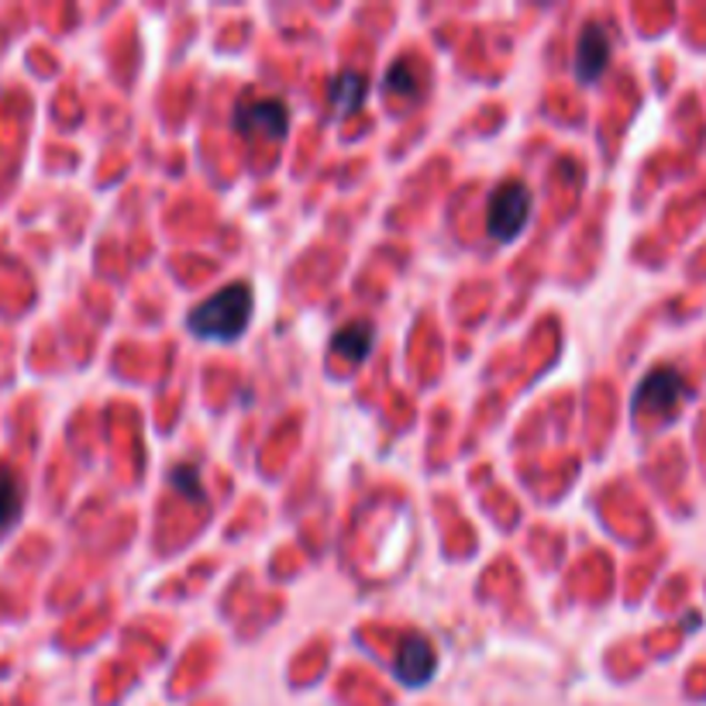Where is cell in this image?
I'll list each match as a JSON object with an SVG mask.
<instances>
[{
    "instance_id": "6da1fadb",
    "label": "cell",
    "mask_w": 706,
    "mask_h": 706,
    "mask_svg": "<svg viewBox=\"0 0 706 706\" xmlns=\"http://www.w3.org/2000/svg\"><path fill=\"white\" fill-rule=\"evenodd\" d=\"M256 314V294L249 282H228L187 314V328L203 341H238Z\"/></svg>"
},
{
    "instance_id": "7a4b0ae2",
    "label": "cell",
    "mask_w": 706,
    "mask_h": 706,
    "mask_svg": "<svg viewBox=\"0 0 706 706\" xmlns=\"http://www.w3.org/2000/svg\"><path fill=\"white\" fill-rule=\"evenodd\" d=\"M531 190H527L524 183H504L497 187V193L489 197V207H486V231L493 241H514L527 221H531Z\"/></svg>"
},
{
    "instance_id": "3957f363",
    "label": "cell",
    "mask_w": 706,
    "mask_h": 706,
    "mask_svg": "<svg viewBox=\"0 0 706 706\" xmlns=\"http://www.w3.org/2000/svg\"><path fill=\"white\" fill-rule=\"evenodd\" d=\"M235 131L245 138H287L290 131V115H287V103L282 100H252V103H241L238 115H235Z\"/></svg>"
},
{
    "instance_id": "277c9868",
    "label": "cell",
    "mask_w": 706,
    "mask_h": 706,
    "mask_svg": "<svg viewBox=\"0 0 706 706\" xmlns=\"http://www.w3.org/2000/svg\"><path fill=\"white\" fill-rule=\"evenodd\" d=\"M686 397V382L676 369H655L642 379L638 394H634V410L652 414H673L679 400Z\"/></svg>"
},
{
    "instance_id": "5b68a950",
    "label": "cell",
    "mask_w": 706,
    "mask_h": 706,
    "mask_svg": "<svg viewBox=\"0 0 706 706\" xmlns=\"http://www.w3.org/2000/svg\"><path fill=\"white\" fill-rule=\"evenodd\" d=\"M610 62V34L599 24H586L579 42H576V77L579 83H593L604 77V69Z\"/></svg>"
},
{
    "instance_id": "8992f818",
    "label": "cell",
    "mask_w": 706,
    "mask_h": 706,
    "mask_svg": "<svg viewBox=\"0 0 706 706\" xmlns=\"http://www.w3.org/2000/svg\"><path fill=\"white\" fill-rule=\"evenodd\" d=\"M431 676H435V652H431L428 638L414 634V638H407L397 652V679L407 686H424Z\"/></svg>"
},
{
    "instance_id": "52a82bcc",
    "label": "cell",
    "mask_w": 706,
    "mask_h": 706,
    "mask_svg": "<svg viewBox=\"0 0 706 706\" xmlns=\"http://www.w3.org/2000/svg\"><path fill=\"white\" fill-rule=\"evenodd\" d=\"M372 345H376V331H372L369 321L345 325V328H338L335 338H331V351H335V356H341V359H348V362H356V366L369 359Z\"/></svg>"
},
{
    "instance_id": "ba28073f",
    "label": "cell",
    "mask_w": 706,
    "mask_h": 706,
    "mask_svg": "<svg viewBox=\"0 0 706 706\" xmlns=\"http://www.w3.org/2000/svg\"><path fill=\"white\" fill-rule=\"evenodd\" d=\"M328 100H331V108H335L338 115L359 111L362 100H366V77H362V73H338V77L331 80Z\"/></svg>"
},
{
    "instance_id": "9c48e42d",
    "label": "cell",
    "mask_w": 706,
    "mask_h": 706,
    "mask_svg": "<svg viewBox=\"0 0 706 706\" xmlns=\"http://www.w3.org/2000/svg\"><path fill=\"white\" fill-rule=\"evenodd\" d=\"M21 507H24L21 479L14 476V469L0 466V531H8V527L21 517Z\"/></svg>"
},
{
    "instance_id": "30bf717a",
    "label": "cell",
    "mask_w": 706,
    "mask_h": 706,
    "mask_svg": "<svg viewBox=\"0 0 706 706\" xmlns=\"http://www.w3.org/2000/svg\"><path fill=\"white\" fill-rule=\"evenodd\" d=\"M169 483L183 493V497H190V500H203V486H200V473L193 469V466H176L172 473H169Z\"/></svg>"
}]
</instances>
